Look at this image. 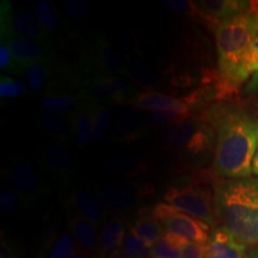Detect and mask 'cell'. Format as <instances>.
Returning <instances> with one entry per match:
<instances>
[{
  "instance_id": "cell-1",
  "label": "cell",
  "mask_w": 258,
  "mask_h": 258,
  "mask_svg": "<svg viewBox=\"0 0 258 258\" xmlns=\"http://www.w3.org/2000/svg\"><path fill=\"white\" fill-rule=\"evenodd\" d=\"M199 117L215 133V175L226 179L250 177L256 152L258 118L232 104H215Z\"/></svg>"
},
{
  "instance_id": "cell-2",
  "label": "cell",
  "mask_w": 258,
  "mask_h": 258,
  "mask_svg": "<svg viewBox=\"0 0 258 258\" xmlns=\"http://www.w3.org/2000/svg\"><path fill=\"white\" fill-rule=\"evenodd\" d=\"M218 72L239 89L258 70V2L245 14L214 28Z\"/></svg>"
},
{
  "instance_id": "cell-3",
  "label": "cell",
  "mask_w": 258,
  "mask_h": 258,
  "mask_svg": "<svg viewBox=\"0 0 258 258\" xmlns=\"http://www.w3.org/2000/svg\"><path fill=\"white\" fill-rule=\"evenodd\" d=\"M214 205L221 226L244 244H258V177L215 183Z\"/></svg>"
},
{
  "instance_id": "cell-4",
  "label": "cell",
  "mask_w": 258,
  "mask_h": 258,
  "mask_svg": "<svg viewBox=\"0 0 258 258\" xmlns=\"http://www.w3.org/2000/svg\"><path fill=\"white\" fill-rule=\"evenodd\" d=\"M158 143L165 150L188 158L203 157L215 147V133L201 118L192 116L167 124L161 131Z\"/></svg>"
},
{
  "instance_id": "cell-5",
  "label": "cell",
  "mask_w": 258,
  "mask_h": 258,
  "mask_svg": "<svg viewBox=\"0 0 258 258\" xmlns=\"http://www.w3.org/2000/svg\"><path fill=\"white\" fill-rule=\"evenodd\" d=\"M164 201L190 217L211 226L217 224L214 194L200 184L172 185L163 196Z\"/></svg>"
},
{
  "instance_id": "cell-6",
  "label": "cell",
  "mask_w": 258,
  "mask_h": 258,
  "mask_svg": "<svg viewBox=\"0 0 258 258\" xmlns=\"http://www.w3.org/2000/svg\"><path fill=\"white\" fill-rule=\"evenodd\" d=\"M151 213L161 222L165 232L195 243H208L211 239V226L178 211L169 203H158Z\"/></svg>"
},
{
  "instance_id": "cell-7",
  "label": "cell",
  "mask_w": 258,
  "mask_h": 258,
  "mask_svg": "<svg viewBox=\"0 0 258 258\" xmlns=\"http://www.w3.org/2000/svg\"><path fill=\"white\" fill-rule=\"evenodd\" d=\"M138 95L137 89L129 80L116 76L97 74L84 83L82 97L90 103H115V104H129Z\"/></svg>"
},
{
  "instance_id": "cell-8",
  "label": "cell",
  "mask_w": 258,
  "mask_h": 258,
  "mask_svg": "<svg viewBox=\"0 0 258 258\" xmlns=\"http://www.w3.org/2000/svg\"><path fill=\"white\" fill-rule=\"evenodd\" d=\"M153 190V185L148 183H120L103 186L99 189V195L106 207L121 213L133 208L139 200L151 195Z\"/></svg>"
},
{
  "instance_id": "cell-9",
  "label": "cell",
  "mask_w": 258,
  "mask_h": 258,
  "mask_svg": "<svg viewBox=\"0 0 258 258\" xmlns=\"http://www.w3.org/2000/svg\"><path fill=\"white\" fill-rule=\"evenodd\" d=\"M6 178L15 190L28 198L34 199L50 192L49 186L40 173L24 160H12L6 169Z\"/></svg>"
},
{
  "instance_id": "cell-10",
  "label": "cell",
  "mask_w": 258,
  "mask_h": 258,
  "mask_svg": "<svg viewBox=\"0 0 258 258\" xmlns=\"http://www.w3.org/2000/svg\"><path fill=\"white\" fill-rule=\"evenodd\" d=\"M201 12V18L217 27L221 22L237 17L251 9L252 2L243 0H202L196 2Z\"/></svg>"
},
{
  "instance_id": "cell-11",
  "label": "cell",
  "mask_w": 258,
  "mask_h": 258,
  "mask_svg": "<svg viewBox=\"0 0 258 258\" xmlns=\"http://www.w3.org/2000/svg\"><path fill=\"white\" fill-rule=\"evenodd\" d=\"M90 66L91 69L101 71V74L111 76L116 73L125 72L124 62L114 46L104 35L96 37L90 54Z\"/></svg>"
},
{
  "instance_id": "cell-12",
  "label": "cell",
  "mask_w": 258,
  "mask_h": 258,
  "mask_svg": "<svg viewBox=\"0 0 258 258\" xmlns=\"http://www.w3.org/2000/svg\"><path fill=\"white\" fill-rule=\"evenodd\" d=\"M2 42L8 43L9 48L11 49V53L14 55L15 62L17 64V69L21 76H24V73H27L28 67L30 64L46 59V57H49L47 50L44 49L41 43L19 36L17 32H15L9 38L2 40Z\"/></svg>"
},
{
  "instance_id": "cell-13",
  "label": "cell",
  "mask_w": 258,
  "mask_h": 258,
  "mask_svg": "<svg viewBox=\"0 0 258 258\" xmlns=\"http://www.w3.org/2000/svg\"><path fill=\"white\" fill-rule=\"evenodd\" d=\"M246 246L227 228L219 226L212 232L206 258H244Z\"/></svg>"
},
{
  "instance_id": "cell-14",
  "label": "cell",
  "mask_w": 258,
  "mask_h": 258,
  "mask_svg": "<svg viewBox=\"0 0 258 258\" xmlns=\"http://www.w3.org/2000/svg\"><path fill=\"white\" fill-rule=\"evenodd\" d=\"M103 170L114 177H134L147 171L145 160L133 151H118L103 161Z\"/></svg>"
},
{
  "instance_id": "cell-15",
  "label": "cell",
  "mask_w": 258,
  "mask_h": 258,
  "mask_svg": "<svg viewBox=\"0 0 258 258\" xmlns=\"http://www.w3.org/2000/svg\"><path fill=\"white\" fill-rule=\"evenodd\" d=\"M41 160L51 176L64 179L72 172L74 156L63 145H50L43 150Z\"/></svg>"
},
{
  "instance_id": "cell-16",
  "label": "cell",
  "mask_w": 258,
  "mask_h": 258,
  "mask_svg": "<svg viewBox=\"0 0 258 258\" xmlns=\"http://www.w3.org/2000/svg\"><path fill=\"white\" fill-rule=\"evenodd\" d=\"M72 205L80 215L95 226L104 224L108 219L104 202L88 190H77L72 196Z\"/></svg>"
},
{
  "instance_id": "cell-17",
  "label": "cell",
  "mask_w": 258,
  "mask_h": 258,
  "mask_svg": "<svg viewBox=\"0 0 258 258\" xmlns=\"http://www.w3.org/2000/svg\"><path fill=\"white\" fill-rule=\"evenodd\" d=\"M141 116L135 110H124L116 115L111 124L110 139L115 143L131 144L140 137Z\"/></svg>"
},
{
  "instance_id": "cell-18",
  "label": "cell",
  "mask_w": 258,
  "mask_h": 258,
  "mask_svg": "<svg viewBox=\"0 0 258 258\" xmlns=\"http://www.w3.org/2000/svg\"><path fill=\"white\" fill-rule=\"evenodd\" d=\"M93 103L82 102L73 111L71 127L79 148H85L92 139Z\"/></svg>"
},
{
  "instance_id": "cell-19",
  "label": "cell",
  "mask_w": 258,
  "mask_h": 258,
  "mask_svg": "<svg viewBox=\"0 0 258 258\" xmlns=\"http://www.w3.org/2000/svg\"><path fill=\"white\" fill-rule=\"evenodd\" d=\"M14 28L19 36L43 43L47 32L41 27L37 15L29 9H21L14 15Z\"/></svg>"
},
{
  "instance_id": "cell-20",
  "label": "cell",
  "mask_w": 258,
  "mask_h": 258,
  "mask_svg": "<svg viewBox=\"0 0 258 258\" xmlns=\"http://www.w3.org/2000/svg\"><path fill=\"white\" fill-rule=\"evenodd\" d=\"M132 230L144 241L148 249H152L165 234L164 226L158 219L153 217L152 213L139 217L132 226Z\"/></svg>"
},
{
  "instance_id": "cell-21",
  "label": "cell",
  "mask_w": 258,
  "mask_h": 258,
  "mask_svg": "<svg viewBox=\"0 0 258 258\" xmlns=\"http://www.w3.org/2000/svg\"><path fill=\"white\" fill-rule=\"evenodd\" d=\"M129 78L144 89H150L158 83V74L140 55H132L125 62Z\"/></svg>"
},
{
  "instance_id": "cell-22",
  "label": "cell",
  "mask_w": 258,
  "mask_h": 258,
  "mask_svg": "<svg viewBox=\"0 0 258 258\" xmlns=\"http://www.w3.org/2000/svg\"><path fill=\"white\" fill-rule=\"evenodd\" d=\"M178 99L175 98L173 96L166 95V93H161L158 91H146V92H139L134 97L131 104L133 108L143 109V110L153 111H163L167 109L172 108Z\"/></svg>"
},
{
  "instance_id": "cell-23",
  "label": "cell",
  "mask_w": 258,
  "mask_h": 258,
  "mask_svg": "<svg viewBox=\"0 0 258 258\" xmlns=\"http://www.w3.org/2000/svg\"><path fill=\"white\" fill-rule=\"evenodd\" d=\"M125 234L124 225L120 219L115 218L106 221L99 235V250L102 254L110 253L123 245Z\"/></svg>"
},
{
  "instance_id": "cell-24",
  "label": "cell",
  "mask_w": 258,
  "mask_h": 258,
  "mask_svg": "<svg viewBox=\"0 0 258 258\" xmlns=\"http://www.w3.org/2000/svg\"><path fill=\"white\" fill-rule=\"evenodd\" d=\"M70 228L73 233V238L78 241L82 249L86 251L95 249L98 240L95 225L86 220L83 215L76 214L70 219Z\"/></svg>"
},
{
  "instance_id": "cell-25",
  "label": "cell",
  "mask_w": 258,
  "mask_h": 258,
  "mask_svg": "<svg viewBox=\"0 0 258 258\" xmlns=\"http://www.w3.org/2000/svg\"><path fill=\"white\" fill-rule=\"evenodd\" d=\"M40 121L44 132L55 140L67 141L72 137L73 129L63 116L44 110L40 114Z\"/></svg>"
},
{
  "instance_id": "cell-26",
  "label": "cell",
  "mask_w": 258,
  "mask_h": 258,
  "mask_svg": "<svg viewBox=\"0 0 258 258\" xmlns=\"http://www.w3.org/2000/svg\"><path fill=\"white\" fill-rule=\"evenodd\" d=\"M189 243L184 238L165 232L163 238L151 249V256L158 258H180L182 249Z\"/></svg>"
},
{
  "instance_id": "cell-27",
  "label": "cell",
  "mask_w": 258,
  "mask_h": 258,
  "mask_svg": "<svg viewBox=\"0 0 258 258\" xmlns=\"http://www.w3.org/2000/svg\"><path fill=\"white\" fill-rule=\"evenodd\" d=\"M192 115L194 112L190 109V106L183 99H178V102L172 108L163 111L151 112L148 118H150L151 123H153L154 125H163L171 124L177 121L186 120V118L192 117Z\"/></svg>"
},
{
  "instance_id": "cell-28",
  "label": "cell",
  "mask_w": 258,
  "mask_h": 258,
  "mask_svg": "<svg viewBox=\"0 0 258 258\" xmlns=\"http://www.w3.org/2000/svg\"><path fill=\"white\" fill-rule=\"evenodd\" d=\"M34 203V199L28 198L17 190L3 186L0 189V208L6 213H19L29 209Z\"/></svg>"
},
{
  "instance_id": "cell-29",
  "label": "cell",
  "mask_w": 258,
  "mask_h": 258,
  "mask_svg": "<svg viewBox=\"0 0 258 258\" xmlns=\"http://www.w3.org/2000/svg\"><path fill=\"white\" fill-rule=\"evenodd\" d=\"M51 73V62L49 57L34 62L27 70V82L32 92L38 93L46 85Z\"/></svg>"
},
{
  "instance_id": "cell-30",
  "label": "cell",
  "mask_w": 258,
  "mask_h": 258,
  "mask_svg": "<svg viewBox=\"0 0 258 258\" xmlns=\"http://www.w3.org/2000/svg\"><path fill=\"white\" fill-rule=\"evenodd\" d=\"M36 15L40 21L41 27L47 34H61L62 24H61L56 12L48 0H41L36 5Z\"/></svg>"
},
{
  "instance_id": "cell-31",
  "label": "cell",
  "mask_w": 258,
  "mask_h": 258,
  "mask_svg": "<svg viewBox=\"0 0 258 258\" xmlns=\"http://www.w3.org/2000/svg\"><path fill=\"white\" fill-rule=\"evenodd\" d=\"M111 121V114L105 106L101 104H93L92 112V139L101 140L108 131L109 123Z\"/></svg>"
},
{
  "instance_id": "cell-32",
  "label": "cell",
  "mask_w": 258,
  "mask_h": 258,
  "mask_svg": "<svg viewBox=\"0 0 258 258\" xmlns=\"http://www.w3.org/2000/svg\"><path fill=\"white\" fill-rule=\"evenodd\" d=\"M77 250L76 239L70 234L62 233L54 243L48 258H73Z\"/></svg>"
},
{
  "instance_id": "cell-33",
  "label": "cell",
  "mask_w": 258,
  "mask_h": 258,
  "mask_svg": "<svg viewBox=\"0 0 258 258\" xmlns=\"http://www.w3.org/2000/svg\"><path fill=\"white\" fill-rule=\"evenodd\" d=\"M122 249L128 254L129 258H148L151 252L150 249L144 244V241L134 233L133 230H129L125 234Z\"/></svg>"
},
{
  "instance_id": "cell-34",
  "label": "cell",
  "mask_w": 258,
  "mask_h": 258,
  "mask_svg": "<svg viewBox=\"0 0 258 258\" xmlns=\"http://www.w3.org/2000/svg\"><path fill=\"white\" fill-rule=\"evenodd\" d=\"M27 93V86L21 80L2 74L0 77V97L4 98H18Z\"/></svg>"
},
{
  "instance_id": "cell-35",
  "label": "cell",
  "mask_w": 258,
  "mask_h": 258,
  "mask_svg": "<svg viewBox=\"0 0 258 258\" xmlns=\"http://www.w3.org/2000/svg\"><path fill=\"white\" fill-rule=\"evenodd\" d=\"M163 5L172 12L179 15L190 16V17H201V12L195 2L189 0H163Z\"/></svg>"
},
{
  "instance_id": "cell-36",
  "label": "cell",
  "mask_w": 258,
  "mask_h": 258,
  "mask_svg": "<svg viewBox=\"0 0 258 258\" xmlns=\"http://www.w3.org/2000/svg\"><path fill=\"white\" fill-rule=\"evenodd\" d=\"M63 4L67 15L77 21L85 18L89 14V6L83 0H64Z\"/></svg>"
},
{
  "instance_id": "cell-37",
  "label": "cell",
  "mask_w": 258,
  "mask_h": 258,
  "mask_svg": "<svg viewBox=\"0 0 258 258\" xmlns=\"http://www.w3.org/2000/svg\"><path fill=\"white\" fill-rule=\"evenodd\" d=\"M0 69L3 71H8L10 73L21 76L17 69V64L15 62L14 55L11 53V49L5 42H2V44H0Z\"/></svg>"
},
{
  "instance_id": "cell-38",
  "label": "cell",
  "mask_w": 258,
  "mask_h": 258,
  "mask_svg": "<svg viewBox=\"0 0 258 258\" xmlns=\"http://www.w3.org/2000/svg\"><path fill=\"white\" fill-rule=\"evenodd\" d=\"M208 251V243L189 241L182 249L180 258H206Z\"/></svg>"
},
{
  "instance_id": "cell-39",
  "label": "cell",
  "mask_w": 258,
  "mask_h": 258,
  "mask_svg": "<svg viewBox=\"0 0 258 258\" xmlns=\"http://www.w3.org/2000/svg\"><path fill=\"white\" fill-rule=\"evenodd\" d=\"M245 92L249 95H258V70L253 73L249 82L245 85Z\"/></svg>"
},
{
  "instance_id": "cell-40",
  "label": "cell",
  "mask_w": 258,
  "mask_h": 258,
  "mask_svg": "<svg viewBox=\"0 0 258 258\" xmlns=\"http://www.w3.org/2000/svg\"><path fill=\"white\" fill-rule=\"evenodd\" d=\"M2 258H16L15 250L8 243L2 244Z\"/></svg>"
},
{
  "instance_id": "cell-41",
  "label": "cell",
  "mask_w": 258,
  "mask_h": 258,
  "mask_svg": "<svg viewBox=\"0 0 258 258\" xmlns=\"http://www.w3.org/2000/svg\"><path fill=\"white\" fill-rule=\"evenodd\" d=\"M106 258H129V257L128 254L124 252V250L122 249V247H118V249H115L114 251H111Z\"/></svg>"
},
{
  "instance_id": "cell-42",
  "label": "cell",
  "mask_w": 258,
  "mask_h": 258,
  "mask_svg": "<svg viewBox=\"0 0 258 258\" xmlns=\"http://www.w3.org/2000/svg\"><path fill=\"white\" fill-rule=\"evenodd\" d=\"M252 173L258 176V127H257V145H256V152H254L253 160H252Z\"/></svg>"
},
{
  "instance_id": "cell-43",
  "label": "cell",
  "mask_w": 258,
  "mask_h": 258,
  "mask_svg": "<svg viewBox=\"0 0 258 258\" xmlns=\"http://www.w3.org/2000/svg\"><path fill=\"white\" fill-rule=\"evenodd\" d=\"M73 258H90V257H89L88 251L85 249H82V247H79V249L77 250L76 254L73 256Z\"/></svg>"
},
{
  "instance_id": "cell-44",
  "label": "cell",
  "mask_w": 258,
  "mask_h": 258,
  "mask_svg": "<svg viewBox=\"0 0 258 258\" xmlns=\"http://www.w3.org/2000/svg\"><path fill=\"white\" fill-rule=\"evenodd\" d=\"M244 258H258V247L251 250L250 252H247L246 254H245Z\"/></svg>"
},
{
  "instance_id": "cell-45",
  "label": "cell",
  "mask_w": 258,
  "mask_h": 258,
  "mask_svg": "<svg viewBox=\"0 0 258 258\" xmlns=\"http://www.w3.org/2000/svg\"><path fill=\"white\" fill-rule=\"evenodd\" d=\"M150 258H158V257H150Z\"/></svg>"
}]
</instances>
